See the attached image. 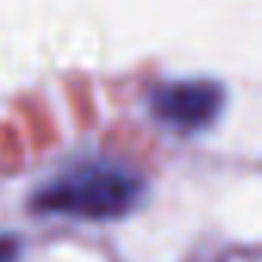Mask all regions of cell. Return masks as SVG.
<instances>
[{
	"label": "cell",
	"mask_w": 262,
	"mask_h": 262,
	"mask_svg": "<svg viewBox=\"0 0 262 262\" xmlns=\"http://www.w3.org/2000/svg\"><path fill=\"white\" fill-rule=\"evenodd\" d=\"M142 194L145 182L133 170L111 161H83L43 182L31 194V210L50 216L108 222L133 213Z\"/></svg>",
	"instance_id": "1"
},
{
	"label": "cell",
	"mask_w": 262,
	"mask_h": 262,
	"mask_svg": "<svg viewBox=\"0 0 262 262\" xmlns=\"http://www.w3.org/2000/svg\"><path fill=\"white\" fill-rule=\"evenodd\" d=\"M148 105L151 114L176 133H201L222 114L225 90L216 80H173L155 86Z\"/></svg>",
	"instance_id": "2"
},
{
	"label": "cell",
	"mask_w": 262,
	"mask_h": 262,
	"mask_svg": "<svg viewBox=\"0 0 262 262\" xmlns=\"http://www.w3.org/2000/svg\"><path fill=\"white\" fill-rule=\"evenodd\" d=\"M16 256H19V237L0 234V262H16Z\"/></svg>",
	"instance_id": "3"
}]
</instances>
